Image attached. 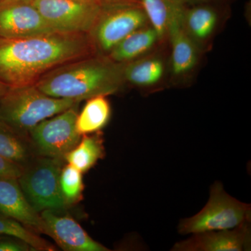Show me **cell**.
<instances>
[{
    "mask_svg": "<svg viewBox=\"0 0 251 251\" xmlns=\"http://www.w3.org/2000/svg\"><path fill=\"white\" fill-rule=\"evenodd\" d=\"M123 72L119 63L94 54L55 68L35 86L50 97L80 102L115 93L125 79Z\"/></svg>",
    "mask_w": 251,
    "mask_h": 251,
    "instance_id": "obj_2",
    "label": "cell"
},
{
    "mask_svg": "<svg viewBox=\"0 0 251 251\" xmlns=\"http://www.w3.org/2000/svg\"><path fill=\"white\" fill-rule=\"evenodd\" d=\"M90 34L55 31L43 35L0 37V82L7 87L34 85L63 64L95 54Z\"/></svg>",
    "mask_w": 251,
    "mask_h": 251,
    "instance_id": "obj_1",
    "label": "cell"
},
{
    "mask_svg": "<svg viewBox=\"0 0 251 251\" xmlns=\"http://www.w3.org/2000/svg\"><path fill=\"white\" fill-rule=\"evenodd\" d=\"M79 143L64 156L68 164L82 173L93 168L105 155L103 134L100 131L82 135Z\"/></svg>",
    "mask_w": 251,
    "mask_h": 251,
    "instance_id": "obj_15",
    "label": "cell"
},
{
    "mask_svg": "<svg viewBox=\"0 0 251 251\" xmlns=\"http://www.w3.org/2000/svg\"><path fill=\"white\" fill-rule=\"evenodd\" d=\"M77 104L38 124L29 130V138L39 156L64 159L81 139L75 123Z\"/></svg>",
    "mask_w": 251,
    "mask_h": 251,
    "instance_id": "obj_7",
    "label": "cell"
},
{
    "mask_svg": "<svg viewBox=\"0 0 251 251\" xmlns=\"http://www.w3.org/2000/svg\"><path fill=\"white\" fill-rule=\"evenodd\" d=\"M23 171L21 167L0 156V178L18 179L22 175Z\"/></svg>",
    "mask_w": 251,
    "mask_h": 251,
    "instance_id": "obj_24",
    "label": "cell"
},
{
    "mask_svg": "<svg viewBox=\"0 0 251 251\" xmlns=\"http://www.w3.org/2000/svg\"><path fill=\"white\" fill-rule=\"evenodd\" d=\"M111 116V107L106 96L87 99L85 106L77 114L76 130L82 135L97 133L108 125Z\"/></svg>",
    "mask_w": 251,
    "mask_h": 251,
    "instance_id": "obj_17",
    "label": "cell"
},
{
    "mask_svg": "<svg viewBox=\"0 0 251 251\" xmlns=\"http://www.w3.org/2000/svg\"><path fill=\"white\" fill-rule=\"evenodd\" d=\"M55 31L31 2L0 0V37L20 39Z\"/></svg>",
    "mask_w": 251,
    "mask_h": 251,
    "instance_id": "obj_9",
    "label": "cell"
},
{
    "mask_svg": "<svg viewBox=\"0 0 251 251\" xmlns=\"http://www.w3.org/2000/svg\"><path fill=\"white\" fill-rule=\"evenodd\" d=\"M148 20L136 3L109 5L103 11L90 32L96 48L109 52L133 31L145 27Z\"/></svg>",
    "mask_w": 251,
    "mask_h": 251,
    "instance_id": "obj_8",
    "label": "cell"
},
{
    "mask_svg": "<svg viewBox=\"0 0 251 251\" xmlns=\"http://www.w3.org/2000/svg\"><path fill=\"white\" fill-rule=\"evenodd\" d=\"M216 11L209 6H196L185 9L184 25L186 31L198 39L209 37L217 23Z\"/></svg>",
    "mask_w": 251,
    "mask_h": 251,
    "instance_id": "obj_20",
    "label": "cell"
},
{
    "mask_svg": "<svg viewBox=\"0 0 251 251\" xmlns=\"http://www.w3.org/2000/svg\"><path fill=\"white\" fill-rule=\"evenodd\" d=\"M0 214L21 223L36 233L46 234L40 214L28 202L17 179L0 178Z\"/></svg>",
    "mask_w": 251,
    "mask_h": 251,
    "instance_id": "obj_12",
    "label": "cell"
},
{
    "mask_svg": "<svg viewBox=\"0 0 251 251\" xmlns=\"http://www.w3.org/2000/svg\"><path fill=\"white\" fill-rule=\"evenodd\" d=\"M158 39L151 26L140 28L117 44L109 52V58L117 63L128 62L151 49Z\"/></svg>",
    "mask_w": 251,
    "mask_h": 251,
    "instance_id": "obj_16",
    "label": "cell"
},
{
    "mask_svg": "<svg viewBox=\"0 0 251 251\" xmlns=\"http://www.w3.org/2000/svg\"><path fill=\"white\" fill-rule=\"evenodd\" d=\"M164 72V66L158 59H148L128 64L124 69V77L133 85L149 87L156 85Z\"/></svg>",
    "mask_w": 251,
    "mask_h": 251,
    "instance_id": "obj_19",
    "label": "cell"
},
{
    "mask_svg": "<svg viewBox=\"0 0 251 251\" xmlns=\"http://www.w3.org/2000/svg\"><path fill=\"white\" fill-rule=\"evenodd\" d=\"M62 168V159L39 156L18 178L25 196L38 213L46 209L63 211L67 207L59 184Z\"/></svg>",
    "mask_w": 251,
    "mask_h": 251,
    "instance_id": "obj_5",
    "label": "cell"
},
{
    "mask_svg": "<svg viewBox=\"0 0 251 251\" xmlns=\"http://www.w3.org/2000/svg\"><path fill=\"white\" fill-rule=\"evenodd\" d=\"M251 206L238 201L225 191L219 181L211 186L209 198L202 210L181 220L178 232L181 234L233 229L251 223Z\"/></svg>",
    "mask_w": 251,
    "mask_h": 251,
    "instance_id": "obj_4",
    "label": "cell"
},
{
    "mask_svg": "<svg viewBox=\"0 0 251 251\" xmlns=\"http://www.w3.org/2000/svg\"><path fill=\"white\" fill-rule=\"evenodd\" d=\"M141 6L158 39L168 34L173 14L183 6V0H133Z\"/></svg>",
    "mask_w": 251,
    "mask_h": 251,
    "instance_id": "obj_18",
    "label": "cell"
},
{
    "mask_svg": "<svg viewBox=\"0 0 251 251\" xmlns=\"http://www.w3.org/2000/svg\"><path fill=\"white\" fill-rule=\"evenodd\" d=\"M8 87L2 83L0 82V102H1V99L4 97L5 93H6V90H7Z\"/></svg>",
    "mask_w": 251,
    "mask_h": 251,
    "instance_id": "obj_25",
    "label": "cell"
},
{
    "mask_svg": "<svg viewBox=\"0 0 251 251\" xmlns=\"http://www.w3.org/2000/svg\"><path fill=\"white\" fill-rule=\"evenodd\" d=\"M184 5L176 9L170 23L168 34L172 45V70L175 75L191 72L197 62V52L184 25Z\"/></svg>",
    "mask_w": 251,
    "mask_h": 251,
    "instance_id": "obj_13",
    "label": "cell"
},
{
    "mask_svg": "<svg viewBox=\"0 0 251 251\" xmlns=\"http://www.w3.org/2000/svg\"><path fill=\"white\" fill-rule=\"evenodd\" d=\"M63 211L46 209L41 217L45 224L46 235L53 239L66 251H109L110 249L94 240L75 220Z\"/></svg>",
    "mask_w": 251,
    "mask_h": 251,
    "instance_id": "obj_10",
    "label": "cell"
},
{
    "mask_svg": "<svg viewBox=\"0 0 251 251\" xmlns=\"http://www.w3.org/2000/svg\"><path fill=\"white\" fill-rule=\"evenodd\" d=\"M251 247V223L233 229L207 231L175 243L172 251H246Z\"/></svg>",
    "mask_w": 251,
    "mask_h": 251,
    "instance_id": "obj_11",
    "label": "cell"
},
{
    "mask_svg": "<svg viewBox=\"0 0 251 251\" xmlns=\"http://www.w3.org/2000/svg\"><path fill=\"white\" fill-rule=\"evenodd\" d=\"M18 1H25V2H31L33 0H18Z\"/></svg>",
    "mask_w": 251,
    "mask_h": 251,
    "instance_id": "obj_27",
    "label": "cell"
},
{
    "mask_svg": "<svg viewBox=\"0 0 251 251\" xmlns=\"http://www.w3.org/2000/svg\"><path fill=\"white\" fill-rule=\"evenodd\" d=\"M36 155L29 135L0 122V156L24 169Z\"/></svg>",
    "mask_w": 251,
    "mask_h": 251,
    "instance_id": "obj_14",
    "label": "cell"
},
{
    "mask_svg": "<svg viewBox=\"0 0 251 251\" xmlns=\"http://www.w3.org/2000/svg\"><path fill=\"white\" fill-rule=\"evenodd\" d=\"M78 103L72 99L50 97L35 85L8 87L0 102V122L28 134L38 124Z\"/></svg>",
    "mask_w": 251,
    "mask_h": 251,
    "instance_id": "obj_3",
    "label": "cell"
},
{
    "mask_svg": "<svg viewBox=\"0 0 251 251\" xmlns=\"http://www.w3.org/2000/svg\"><path fill=\"white\" fill-rule=\"evenodd\" d=\"M104 4H109V3H114L115 1H121V0H100Z\"/></svg>",
    "mask_w": 251,
    "mask_h": 251,
    "instance_id": "obj_26",
    "label": "cell"
},
{
    "mask_svg": "<svg viewBox=\"0 0 251 251\" xmlns=\"http://www.w3.org/2000/svg\"><path fill=\"white\" fill-rule=\"evenodd\" d=\"M198 1H206V0H198Z\"/></svg>",
    "mask_w": 251,
    "mask_h": 251,
    "instance_id": "obj_28",
    "label": "cell"
},
{
    "mask_svg": "<svg viewBox=\"0 0 251 251\" xmlns=\"http://www.w3.org/2000/svg\"><path fill=\"white\" fill-rule=\"evenodd\" d=\"M0 235L17 238L29 244L34 251H56L50 243L16 220L0 214Z\"/></svg>",
    "mask_w": 251,
    "mask_h": 251,
    "instance_id": "obj_21",
    "label": "cell"
},
{
    "mask_svg": "<svg viewBox=\"0 0 251 251\" xmlns=\"http://www.w3.org/2000/svg\"><path fill=\"white\" fill-rule=\"evenodd\" d=\"M82 173L72 165L62 168L59 178L61 193L66 205L76 204L82 198L84 190Z\"/></svg>",
    "mask_w": 251,
    "mask_h": 251,
    "instance_id": "obj_22",
    "label": "cell"
},
{
    "mask_svg": "<svg viewBox=\"0 0 251 251\" xmlns=\"http://www.w3.org/2000/svg\"><path fill=\"white\" fill-rule=\"evenodd\" d=\"M48 24L59 32L90 34L103 11L100 0H33Z\"/></svg>",
    "mask_w": 251,
    "mask_h": 251,
    "instance_id": "obj_6",
    "label": "cell"
},
{
    "mask_svg": "<svg viewBox=\"0 0 251 251\" xmlns=\"http://www.w3.org/2000/svg\"><path fill=\"white\" fill-rule=\"evenodd\" d=\"M34 251L27 243L17 238L4 236L0 237V251Z\"/></svg>",
    "mask_w": 251,
    "mask_h": 251,
    "instance_id": "obj_23",
    "label": "cell"
}]
</instances>
